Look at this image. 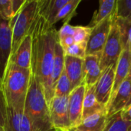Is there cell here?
Here are the masks:
<instances>
[{
  "label": "cell",
  "mask_w": 131,
  "mask_h": 131,
  "mask_svg": "<svg viewBox=\"0 0 131 131\" xmlns=\"http://www.w3.org/2000/svg\"><path fill=\"white\" fill-rule=\"evenodd\" d=\"M31 32L32 35L31 70L40 81L49 105L54 97L52 69L58 31L54 26H51L38 11Z\"/></svg>",
  "instance_id": "obj_1"
},
{
  "label": "cell",
  "mask_w": 131,
  "mask_h": 131,
  "mask_svg": "<svg viewBox=\"0 0 131 131\" xmlns=\"http://www.w3.org/2000/svg\"><path fill=\"white\" fill-rule=\"evenodd\" d=\"M31 73V69H25L8 62L1 81L7 107L24 111Z\"/></svg>",
  "instance_id": "obj_2"
},
{
  "label": "cell",
  "mask_w": 131,
  "mask_h": 131,
  "mask_svg": "<svg viewBox=\"0 0 131 131\" xmlns=\"http://www.w3.org/2000/svg\"><path fill=\"white\" fill-rule=\"evenodd\" d=\"M24 113L29 118L36 131L54 130L44 89L38 78L32 72L25 97Z\"/></svg>",
  "instance_id": "obj_3"
},
{
  "label": "cell",
  "mask_w": 131,
  "mask_h": 131,
  "mask_svg": "<svg viewBox=\"0 0 131 131\" xmlns=\"http://www.w3.org/2000/svg\"><path fill=\"white\" fill-rule=\"evenodd\" d=\"M39 0H25V3L15 15L10 20L12 31V55L21 41L29 33L38 11Z\"/></svg>",
  "instance_id": "obj_4"
},
{
  "label": "cell",
  "mask_w": 131,
  "mask_h": 131,
  "mask_svg": "<svg viewBox=\"0 0 131 131\" xmlns=\"http://www.w3.org/2000/svg\"><path fill=\"white\" fill-rule=\"evenodd\" d=\"M122 51L123 47L121 44L120 31L115 19L114 11L110 33L104 49L101 54L100 65L102 71L111 65H117V63Z\"/></svg>",
  "instance_id": "obj_5"
},
{
  "label": "cell",
  "mask_w": 131,
  "mask_h": 131,
  "mask_svg": "<svg viewBox=\"0 0 131 131\" xmlns=\"http://www.w3.org/2000/svg\"><path fill=\"white\" fill-rule=\"evenodd\" d=\"M48 107L50 121L54 130L67 131L71 129L68 113V97H54Z\"/></svg>",
  "instance_id": "obj_6"
},
{
  "label": "cell",
  "mask_w": 131,
  "mask_h": 131,
  "mask_svg": "<svg viewBox=\"0 0 131 131\" xmlns=\"http://www.w3.org/2000/svg\"><path fill=\"white\" fill-rule=\"evenodd\" d=\"M114 13L104 21L91 27V31L88 41L86 55H101L107 40Z\"/></svg>",
  "instance_id": "obj_7"
},
{
  "label": "cell",
  "mask_w": 131,
  "mask_h": 131,
  "mask_svg": "<svg viewBox=\"0 0 131 131\" xmlns=\"http://www.w3.org/2000/svg\"><path fill=\"white\" fill-rule=\"evenodd\" d=\"M116 66L111 65L104 69L94 85V92L97 101L107 109L112 95Z\"/></svg>",
  "instance_id": "obj_8"
},
{
  "label": "cell",
  "mask_w": 131,
  "mask_h": 131,
  "mask_svg": "<svg viewBox=\"0 0 131 131\" xmlns=\"http://www.w3.org/2000/svg\"><path fill=\"white\" fill-rule=\"evenodd\" d=\"M86 87L82 84L74 88L68 96V113L71 128H76L82 122V113Z\"/></svg>",
  "instance_id": "obj_9"
},
{
  "label": "cell",
  "mask_w": 131,
  "mask_h": 131,
  "mask_svg": "<svg viewBox=\"0 0 131 131\" xmlns=\"http://www.w3.org/2000/svg\"><path fill=\"white\" fill-rule=\"evenodd\" d=\"M12 49L10 20L0 19V82L8 62Z\"/></svg>",
  "instance_id": "obj_10"
},
{
  "label": "cell",
  "mask_w": 131,
  "mask_h": 131,
  "mask_svg": "<svg viewBox=\"0 0 131 131\" xmlns=\"http://www.w3.org/2000/svg\"><path fill=\"white\" fill-rule=\"evenodd\" d=\"M4 131H36L23 110L7 107Z\"/></svg>",
  "instance_id": "obj_11"
},
{
  "label": "cell",
  "mask_w": 131,
  "mask_h": 131,
  "mask_svg": "<svg viewBox=\"0 0 131 131\" xmlns=\"http://www.w3.org/2000/svg\"><path fill=\"white\" fill-rule=\"evenodd\" d=\"M32 54V35L31 29L29 33L21 41L15 53L10 56L8 61L25 68L31 69Z\"/></svg>",
  "instance_id": "obj_12"
},
{
  "label": "cell",
  "mask_w": 131,
  "mask_h": 131,
  "mask_svg": "<svg viewBox=\"0 0 131 131\" xmlns=\"http://www.w3.org/2000/svg\"><path fill=\"white\" fill-rule=\"evenodd\" d=\"M131 97V77H128L121 84L112 98L107 109V116L111 117L121 112L127 104Z\"/></svg>",
  "instance_id": "obj_13"
},
{
  "label": "cell",
  "mask_w": 131,
  "mask_h": 131,
  "mask_svg": "<svg viewBox=\"0 0 131 131\" xmlns=\"http://www.w3.org/2000/svg\"><path fill=\"white\" fill-rule=\"evenodd\" d=\"M101 55H86L83 64V84L90 88L97 82L102 70L100 65Z\"/></svg>",
  "instance_id": "obj_14"
},
{
  "label": "cell",
  "mask_w": 131,
  "mask_h": 131,
  "mask_svg": "<svg viewBox=\"0 0 131 131\" xmlns=\"http://www.w3.org/2000/svg\"><path fill=\"white\" fill-rule=\"evenodd\" d=\"M131 68V51L130 47H127L123 49V51L118 59L117 63L116 69H115V77H114V83L113 86L111 99L114 97L115 94L117 93L121 84L125 81V79L128 77ZM111 103V102H110ZM110 105V104H109Z\"/></svg>",
  "instance_id": "obj_15"
},
{
  "label": "cell",
  "mask_w": 131,
  "mask_h": 131,
  "mask_svg": "<svg viewBox=\"0 0 131 131\" xmlns=\"http://www.w3.org/2000/svg\"><path fill=\"white\" fill-rule=\"evenodd\" d=\"M83 58L68 55L64 57V71L73 90L83 84Z\"/></svg>",
  "instance_id": "obj_16"
},
{
  "label": "cell",
  "mask_w": 131,
  "mask_h": 131,
  "mask_svg": "<svg viewBox=\"0 0 131 131\" xmlns=\"http://www.w3.org/2000/svg\"><path fill=\"white\" fill-rule=\"evenodd\" d=\"M68 2V0H39L38 12L51 25L61 8Z\"/></svg>",
  "instance_id": "obj_17"
},
{
  "label": "cell",
  "mask_w": 131,
  "mask_h": 131,
  "mask_svg": "<svg viewBox=\"0 0 131 131\" xmlns=\"http://www.w3.org/2000/svg\"><path fill=\"white\" fill-rule=\"evenodd\" d=\"M100 112H107V108L97 101L94 92V85L90 88H86L83 104L82 121Z\"/></svg>",
  "instance_id": "obj_18"
},
{
  "label": "cell",
  "mask_w": 131,
  "mask_h": 131,
  "mask_svg": "<svg viewBox=\"0 0 131 131\" xmlns=\"http://www.w3.org/2000/svg\"><path fill=\"white\" fill-rule=\"evenodd\" d=\"M107 120V112L97 113L84 119L76 128L82 131H104Z\"/></svg>",
  "instance_id": "obj_19"
},
{
  "label": "cell",
  "mask_w": 131,
  "mask_h": 131,
  "mask_svg": "<svg viewBox=\"0 0 131 131\" xmlns=\"http://www.w3.org/2000/svg\"><path fill=\"white\" fill-rule=\"evenodd\" d=\"M64 57L65 54L64 49L60 45L58 41H57L54 48V55L52 69V86L54 92L55 85L64 70Z\"/></svg>",
  "instance_id": "obj_20"
},
{
  "label": "cell",
  "mask_w": 131,
  "mask_h": 131,
  "mask_svg": "<svg viewBox=\"0 0 131 131\" xmlns=\"http://www.w3.org/2000/svg\"><path fill=\"white\" fill-rule=\"evenodd\" d=\"M117 5L116 0H101L99 1V7L94 15L91 21V26L94 27L97 24L104 21L107 17L111 16L115 11Z\"/></svg>",
  "instance_id": "obj_21"
},
{
  "label": "cell",
  "mask_w": 131,
  "mask_h": 131,
  "mask_svg": "<svg viewBox=\"0 0 131 131\" xmlns=\"http://www.w3.org/2000/svg\"><path fill=\"white\" fill-rule=\"evenodd\" d=\"M81 2V0H68V2L61 8L55 18L53 21V25L58 22L62 21L64 23H69L71 19L75 15L76 10L79 5V4Z\"/></svg>",
  "instance_id": "obj_22"
},
{
  "label": "cell",
  "mask_w": 131,
  "mask_h": 131,
  "mask_svg": "<svg viewBox=\"0 0 131 131\" xmlns=\"http://www.w3.org/2000/svg\"><path fill=\"white\" fill-rule=\"evenodd\" d=\"M116 22L120 31L121 40L123 49L131 45V18H123L117 17L115 14Z\"/></svg>",
  "instance_id": "obj_23"
},
{
  "label": "cell",
  "mask_w": 131,
  "mask_h": 131,
  "mask_svg": "<svg viewBox=\"0 0 131 131\" xmlns=\"http://www.w3.org/2000/svg\"><path fill=\"white\" fill-rule=\"evenodd\" d=\"M104 131H131V122L124 121L119 112L108 117Z\"/></svg>",
  "instance_id": "obj_24"
},
{
  "label": "cell",
  "mask_w": 131,
  "mask_h": 131,
  "mask_svg": "<svg viewBox=\"0 0 131 131\" xmlns=\"http://www.w3.org/2000/svg\"><path fill=\"white\" fill-rule=\"evenodd\" d=\"M72 91L73 89L71 88V82L64 70L55 85L54 97H68Z\"/></svg>",
  "instance_id": "obj_25"
},
{
  "label": "cell",
  "mask_w": 131,
  "mask_h": 131,
  "mask_svg": "<svg viewBox=\"0 0 131 131\" xmlns=\"http://www.w3.org/2000/svg\"><path fill=\"white\" fill-rule=\"evenodd\" d=\"M91 31V27L90 26H74V43L86 45Z\"/></svg>",
  "instance_id": "obj_26"
},
{
  "label": "cell",
  "mask_w": 131,
  "mask_h": 131,
  "mask_svg": "<svg viewBox=\"0 0 131 131\" xmlns=\"http://www.w3.org/2000/svg\"><path fill=\"white\" fill-rule=\"evenodd\" d=\"M115 14L118 18H131V0H117Z\"/></svg>",
  "instance_id": "obj_27"
},
{
  "label": "cell",
  "mask_w": 131,
  "mask_h": 131,
  "mask_svg": "<svg viewBox=\"0 0 131 131\" xmlns=\"http://www.w3.org/2000/svg\"><path fill=\"white\" fill-rule=\"evenodd\" d=\"M86 49H87L86 45L74 43L71 46L64 48V51L65 55L84 59L86 57Z\"/></svg>",
  "instance_id": "obj_28"
},
{
  "label": "cell",
  "mask_w": 131,
  "mask_h": 131,
  "mask_svg": "<svg viewBox=\"0 0 131 131\" xmlns=\"http://www.w3.org/2000/svg\"><path fill=\"white\" fill-rule=\"evenodd\" d=\"M14 15L12 0H0V19L11 20Z\"/></svg>",
  "instance_id": "obj_29"
},
{
  "label": "cell",
  "mask_w": 131,
  "mask_h": 131,
  "mask_svg": "<svg viewBox=\"0 0 131 131\" xmlns=\"http://www.w3.org/2000/svg\"><path fill=\"white\" fill-rule=\"evenodd\" d=\"M7 113V106L5 103V100L4 97V94L2 90L1 82H0V127L3 128Z\"/></svg>",
  "instance_id": "obj_30"
},
{
  "label": "cell",
  "mask_w": 131,
  "mask_h": 131,
  "mask_svg": "<svg viewBox=\"0 0 131 131\" xmlns=\"http://www.w3.org/2000/svg\"><path fill=\"white\" fill-rule=\"evenodd\" d=\"M121 117L124 121L131 122V104L126 106L121 111Z\"/></svg>",
  "instance_id": "obj_31"
},
{
  "label": "cell",
  "mask_w": 131,
  "mask_h": 131,
  "mask_svg": "<svg viewBox=\"0 0 131 131\" xmlns=\"http://www.w3.org/2000/svg\"><path fill=\"white\" fill-rule=\"evenodd\" d=\"M67 131H82V130H78V129H77V128H71V129H70V130H68Z\"/></svg>",
  "instance_id": "obj_32"
},
{
  "label": "cell",
  "mask_w": 131,
  "mask_h": 131,
  "mask_svg": "<svg viewBox=\"0 0 131 131\" xmlns=\"http://www.w3.org/2000/svg\"><path fill=\"white\" fill-rule=\"evenodd\" d=\"M129 104H131V97H130V101H129V102H128V104L127 105H129Z\"/></svg>",
  "instance_id": "obj_33"
},
{
  "label": "cell",
  "mask_w": 131,
  "mask_h": 131,
  "mask_svg": "<svg viewBox=\"0 0 131 131\" xmlns=\"http://www.w3.org/2000/svg\"><path fill=\"white\" fill-rule=\"evenodd\" d=\"M0 131H4V130H3V128L0 127Z\"/></svg>",
  "instance_id": "obj_34"
},
{
  "label": "cell",
  "mask_w": 131,
  "mask_h": 131,
  "mask_svg": "<svg viewBox=\"0 0 131 131\" xmlns=\"http://www.w3.org/2000/svg\"><path fill=\"white\" fill-rule=\"evenodd\" d=\"M129 75L131 77V68H130V74H129Z\"/></svg>",
  "instance_id": "obj_35"
},
{
  "label": "cell",
  "mask_w": 131,
  "mask_h": 131,
  "mask_svg": "<svg viewBox=\"0 0 131 131\" xmlns=\"http://www.w3.org/2000/svg\"><path fill=\"white\" fill-rule=\"evenodd\" d=\"M52 131H57V130H52Z\"/></svg>",
  "instance_id": "obj_36"
},
{
  "label": "cell",
  "mask_w": 131,
  "mask_h": 131,
  "mask_svg": "<svg viewBox=\"0 0 131 131\" xmlns=\"http://www.w3.org/2000/svg\"><path fill=\"white\" fill-rule=\"evenodd\" d=\"M130 51H131V45H130Z\"/></svg>",
  "instance_id": "obj_37"
}]
</instances>
